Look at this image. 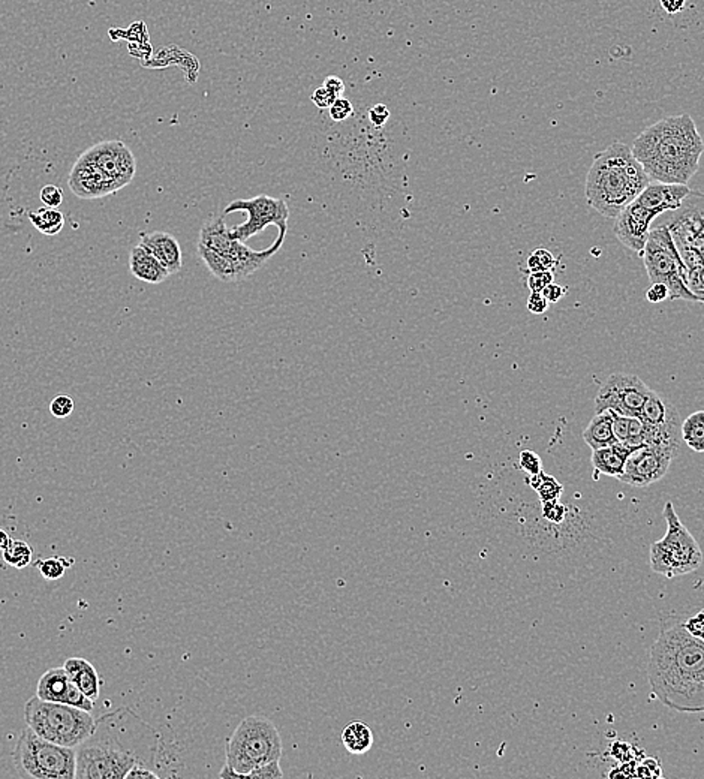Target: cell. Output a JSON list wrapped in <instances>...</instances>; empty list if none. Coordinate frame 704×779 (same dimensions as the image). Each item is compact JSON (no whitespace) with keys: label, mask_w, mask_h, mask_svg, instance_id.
<instances>
[{"label":"cell","mask_w":704,"mask_h":779,"mask_svg":"<svg viewBox=\"0 0 704 779\" xmlns=\"http://www.w3.org/2000/svg\"><path fill=\"white\" fill-rule=\"evenodd\" d=\"M12 759L23 778L75 779V748L53 744L36 735L29 726L21 731Z\"/></svg>","instance_id":"cell-7"},{"label":"cell","mask_w":704,"mask_h":779,"mask_svg":"<svg viewBox=\"0 0 704 779\" xmlns=\"http://www.w3.org/2000/svg\"><path fill=\"white\" fill-rule=\"evenodd\" d=\"M129 270L134 278L152 285L164 282L170 276L168 270L157 261V257L142 244H137L129 252Z\"/></svg>","instance_id":"cell-21"},{"label":"cell","mask_w":704,"mask_h":779,"mask_svg":"<svg viewBox=\"0 0 704 779\" xmlns=\"http://www.w3.org/2000/svg\"><path fill=\"white\" fill-rule=\"evenodd\" d=\"M697 212H699L700 214V218H697V222H699L700 227H701V228L697 229H700V231L704 234V207H700V209H697Z\"/></svg>","instance_id":"cell-54"},{"label":"cell","mask_w":704,"mask_h":779,"mask_svg":"<svg viewBox=\"0 0 704 779\" xmlns=\"http://www.w3.org/2000/svg\"><path fill=\"white\" fill-rule=\"evenodd\" d=\"M631 150L651 181L688 185L699 171L704 142L690 114H676L646 127Z\"/></svg>","instance_id":"cell-3"},{"label":"cell","mask_w":704,"mask_h":779,"mask_svg":"<svg viewBox=\"0 0 704 779\" xmlns=\"http://www.w3.org/2000/svg\"><path fill=\"white\" fill-rule=\"evenodd\" d=\"M662 514L667 521V532L651 545L652 571L667 579H675L699 570L703 564V551L694 536L680 521L673 502L665 504Z\"/></svg>","instance_id":"cell-8"},{"label":"cell","mask_w":704,"mask_h":779,"mask_svg":"<svg viewBox=\"0 0 704 779\" xmlns=\"http://www.w3.org/2000/svg\"><path fill=\"white\" fill-rule=\"evenodd\" d=\"M83 158L94 162L105 174L125 188L137 173V161L126 144L118 140L103 142L84 151Z\"/></svg>","instance_id":"cell-15"},{"label":"cell","mask_w":704,"mask_h":779,"mask_svg":"<svg viewBox=\"0 0 704 779\" xmlns=\"http://www.w3.org/2000/svg\"><path fill=\"white\" fill-rule=\"evenodd\" d=\"M552 272H532L528 276V288L531 292H543L544 288L553 282Z\"/></svg>","instance_id":"cell-42"},{"label":"cell","mask_w":704,"mask_h":779,"mask_svg":"<svg viewBox=\"0 0 704 779\" xmlns=\"http://www.w3.org/2000/svg\"><path fill=\"white\" fill-rule=\"evenodd\" d=\"M568 508L567 506L561 504L558 501H550L544 502L543 504V516L547 519L548 521H552V523H562L565 521V516H567Z\"/></svg>","instance_id":"cell-39"},{"label":"cell","mask_w":704,"mask_h":779,"mask_svg":"<svg viewBox=\"0 0 704 779\" xmlns=\"http://www.w3.org/2000/svg\"><path fill=\"white\" fill-rule=\"evenodd\" d=\"M11 543H12V538H11L10 534L5 529L0 528V551H6L10 547Z\"/></svg>","instance_id":"cell-53"},{"label":"cell","mask_w":704,"mask_h":779,"mask_svg":"<svg viewBox=\"0 0 704 779\" xmlns=\"http://www.w3.org/2000/svg\"><path fill=\"white\" fill-rule=\"evenodd\" d=\"M637 761H626L621 767L611 770L610 778H636Z\"/></svg>","instance_id":"cell-48"},{"label":"cell","mask_w":704,"mask_h":779,"mask_svg":"<svg viewBox=\"0 0 704 779\" xmlns=\"http://www.w3.org/2000/svg\"><path fill=\"white\" fill-rule=\"evenodd\" d=\"M658 216L656 212L634 200L615 218L613 231L625 248L640 255L651 233L652 222Z\"/></svg>","instance_id":"cell-16"},{"label":"cell","mask_w":704,"mask_h":779,"mask_svg":"<svg viewBox=\"0 0 704 779\" xmlns=\"http://www.w3.org/2000/svg\"><path fill=\"white\" fill-rule=\"evenodd\" d=\"M354 114V107L352 103L347 97H338L332 107L328 108V116L333 122L342 123L348 120Z\"/></svg>","instance_id":"cell-36"},{"label":"cell","mask_w":704,"mask_h":779,"mask_svg":"<svg viewBox=\"0 0 704 779\" xmlns=\"http://www.w3.org/2000/svg\"><path fill=\"white\" fill-rule=\"evenodd\" d=\"M680 435L685 443L695 453H704V411H697L685 420Z\"/></svg>","instance_id":"cell-28"},{"label":"cell","mask_w":704,"mask_h":779,"mask_svg":"<svg viewBox=\"0 0 704 779\" xmlns=\"http://www.w3.org/2000/svg\"><path fill=\"white\" fill-rule=\"evenodd\" d=\"M632 448L626 447L624 443H615L608 447L592 450V467L595 469V475L604 474L608 477L619 478L624 473L626 459L631 454Z\"/></svg>","instance_id":"cell-22"},{"label":"cell","mask_w":704,"mask_h":779,"mask_svg":"<svg viewBox=\"0 0 704 779\" xmlns=\"http://www.w3.org/2000/svg\"><path fill=\"white\" fill-rule=\"evenodd\" d=\"M64 668L71 677V681L77 685L80 691L90 700L96 701L101 692V679H99L96 668L84 658H68L65 661Z\"/></svg>","instance_id":"cell-23"},{"label":"cell","mask_w":704,"mask_h":779,"mask_svg":"<svg viewBox=\"0 0 704 779\" xmlns=\"http://www.w3.org/2000/svg\"><path fill=\"white\" fill-rule=\"evenodd\" d=\"M40 198L45 207L57 209L64 203V192L57 186L47 185L41 189Z\"/></svg>","instance_id":"cell-38"},{"label":"cell","mask_w":704,"mask_h":779,"mask_svg":"<svg viewBox=\"0 0 704 779\" xmlns=\"http://www.w3.org/2000/svg\"><path fill=\"white\" fill-rule=\"evenodd\" d=\"M647 677L664 706L685 713L704 712V643L693 637L682 621L662 623Z\"/></svg>","instance_id":"cell-2"},{"label":"cell","mask_w":704,"mask_h":779,"mask_svg":"<svg viewBox=\"0 0 704 779\" xmlns=\"http://www.w3.org/2000/svg\"><path fill=\"white\" fill-rule=\"evenodd\" d=\"M280 760L272 761L269 765L261 766L254 772H250L248 779H280L284 778V772L280 769Z\"/></svg>","instance_id":"cell-40"},{"label":"cell","mask_w":704,"mask_h":779,"mask_svg":"<svg viewBox=\"0 0 704 779\" xmlns=\"http://www.w3.org/2000/svg\"><path fill=\"white\" fill-rule=\"evenodd\" d=\"M677 450L665 445H643L632 450L619 482L634 487H647L669 473Z\"/></svg>","instance_id":"cell-14"},{"label":"cell","mask_w":704,"mask_h":779,"mask_svg":"<svg viewBox=\"0 0 704 779\" xmlns=\"http://www.w3.org/2000/svg\"><path fill=\"white\" fill-rule=\"evenodd\" d=\"M518 465L522 467V471H524L528 475H537V474L543 473V460L532 450H524L520 453Z\"/></svg>","instance_id":"cell-37"},{"label":"cell","mask_w":704,"mask_h":779,"mask_svg":"<svg viewBox=\"0 0 704 779\" xmlns=\"http://www.w3.org/2000/svg\"><path fill=\"white\" fill-rule=\"evenodd\" d=\"M543 294L544 297L547 298L548 303H558L567 294V288L559 285V283L552 282L544 288Z\"/></svg>","instance_id":"cell-49"},{"label":"cell","mask_w":704,"mask_h":779,"mask_svg":"<svg viewBox=\"0 0 704 779\" xmlns=\"http://www.w3.org/2000/svg\"><path fill=\"white\" fill-rule=\"evenodd\" d=\"M4 560L6 564L14 567L17 570H23L26 567H29L34 556V549L30 547L29 543L23 540H12L10 547L6 551H2Z\"/></svg>","instance_id":"cell-30"},{"label":"cell","mask_w":704,"mask_h":779,"mask_svg":"<svg viewBox=\"0 0 704 779\" xmlns=\"http://www.w3.org/2000/svg\"><path fill=\"white\" fill-rule=\"evenodd\" d=\"M27 726L57 745L77 748L94 731L92 713L80 707L42 700L34 694L25 705Z\"/></svg>","instance_id":"cell-6"},{"label":"cell","mask_w":704,"mask_h":779,"mask_svg":"<svg viewBox=\"0 0 704 779\" xmlns=\"http://www.w3.org/2000/svg\"><path fill=\"white\" fill-rule=\"evenodd\" d=\"M611 757L616 759L621 763L626 761H637L639 759L645 757V751L639 750L636 746L630 745L628 742H615L611 745Z\"/></svg>","instance_id":"cell-33"},{"label":"cell","mask_w":704,"mask_h":779,"mask_svg":"<svg viewBox=\"0 0 704 779\" xmlns=\"http://www.w3.org/2000/svg\"><path fill=\"white\" fill-rule=\"evenodd\" d=\"M159 733L129 707L103 713L75 748V779H126L135 766L157 770Z\"/></svg>","instance_id":"cell-1"},{"label":"cell","mask_w":704,"mask_h":779,"mask_svg":"<svg viewBox=\"0 0 704 779\" xmlns=\"http://www.w3.org/2000/svg\"><path fill=\"white\" fill-rule=\"evenodd\" d=\"M640 257L645 261L651 283H664L669 288V300L679 298L686 302H699L686 285L688 267L680 257L669 227L651 229Z\"/></svg>","instance_id":"cell-9"},{"label":"cell","mask_w":704,"mask_h":779,"mask_svg":"<svg viewBox=\"0 0 704 779\" xmlns=\"http://www.w3.org/2000/svg\"><path fill=\"white\" fill-rule=\"evenodd\" d=\"M224 218L226 216L209 218L201 227L198 243L231 259L235 266V270H237L239 282H241V281L252 276L272 257L279 252L288 231L279 229L278 239L274 240V243L270 248L264 249V251H254L249 246H246L243 242H240L231 235L230 228L226 227Z\"/></svg>","instance_id":"cell-10"},{"label":"cell","mask_w":704,"mask_h":779,"mask_svg":"<svg viewBox=\"0 0 704 779\" xmlns=\"http://www.w3.org/2000/svg\"><path fill=\"white\" fill-rule=\"evenodd\" d=\"M529 486L539 495L541 504L544 502L558 501L563 492V486L556 478L547 474L539 473L537 475H529Z\"/></svg>","instance_id":"cell-29"},{"label":"cell","mask_w":704,"mask_h":779,"mask_svg":"<svg viewBox=\"0 0 704 779\" xmlns=\"http://www.w3.org/2000/svg\"><path fill=\"white\" fill-rule=\"evenodd\" d=\"M651 391L639 376L617 372L608 376L598 390L595 408L597 413L608 409L625 417H639Z\"/></svg>","instance_id":"cell-12"},{"label":"cell","mask_w":704,"mask_h":779,"mask_svg":"<svg viewBox=\"0 0 704 779\" xmlns=\"http://www.w3.org/2000/svg\"><path fill=\"white\" fill-rule=\"evenodd\" d=\"M660 2L662 10L667 14H677V12L684 10L685 4H686V0H660Z\"/></svg>","instance_id":"cell-52"},{"label":"cell","mask_w":704,"mask_h":779,"mask_svg":"<svg viewBox=\"0 0 704 779\" xmlns=\"http://www.w3.org/2000/svg\"><path fill=\"white\" fill-rule=\"evenodd\" d=\"M630 419L631 417H625V415L613 413V435H615L616 443L625 445L626 439H628V432H630Z\"/></svg>","instance_id":"cell-41"},{"label":"cell","mask_w":704,"mask_h":779,"mask_svg":"<svg viewBox=\"0 0 704 779\" xmlns=\"http://www.w3.org/2000/svg\"><path fill=\"white\" fill-rule=\"evenodd\" d=\"M336 99H338V97L334 96L325 86H321V88L317 89V90L312 93V96H310V101H312L313 105L319 108V110H328V108L332 107L333 103H334Z\"/></svg>","instance_id":"cell-45"},{"label":"cell","mask_w":704,"mask_h":779,"mask_svg":"<svg viewBox=\"0 0 704 779\" xmlns=\"http://www.w3.org/2000/svg\"><path fill=\"white\" fill-rule=\"evenodd\" d=\"M73 562H75L73 558L54 556L47 559H38L34 565L45 580H59L64 577L69 567H73Z\"/></svg>","instance_id":"cell-31"},{"label":"cell","mask_w":704,"mask_h":779,"mask_svg":"<svg viewBox=\"0 0 704 779\" xmlns=\"http://www.w3.org/2000/svg\"><path fill=\"white\" fill-rule=\"evenodd\" d=\"M670 292L664 283H651V288L646 292V298L651 303H661L669 300Z\"/></svg>","instance_id":"cell-47"},{"label":"cell","mask_w":704,"mask_h":779,"mask_svg":"<svg viewBox=\"0 0 704 779\" xmlns=\"http://www.w3.org/2000/svg\"><path fill=\"white\" fill-rule=\"evenodd\" d=\"M138 244L149 249L170 274H176L183 267L180 243L172 234L164 231L142 234Z\"/></svg>","instance_id":"cell-20"},{"label":"cell","mask_w":704,"mask_h":779,"mask_svg":"<svg viewBox=\"0 0 704 779\" xmlns=\"http://www.w3.org/2000/svg\"><path fill=\"white\" fill-rule=\"evenodd\" d=\"M390 119V110L384 104H377L367 112V120L373 127H386Z\"/></svg>","instance_id":"cell-43"},{"label":"cell","mask_w":704,"mask_h":779,"mask_svg":"<svg viewBox=\"0 0 704 779\" xmlns=\"http://www.w3.org/2000/svg\"><path fill=\"white\" fill-rule=\"evenodd\" d=\"M691 194L690 186L677 183H661L651 181L646 186L637 200L641 205L654 210L658 214L675 212L684 205L686 197Z\"/></svg>","instance_id":"cell-19"},{"label":"cell","mask_w":704,"mask_h":779,"mask_svg":"<svg viewBox=\"0 0 704 779\" xmlns=\"http://www.w3.org/2000/svg\"><path fill=\"white\" fill-rule=\"evenodd\" d=\"M341 742L349 754H366L373 746V733L362 721H354L343 729Z\"/></svg>","instance_id":"cell-25"},{"label":"cell","mask_w":704,"mask_h":779,"mask_svg":"<svg viewBox=\"0 0 704 779\" xmlns=\"http://www.w3.org/2000/svg\"><path fill=\"white\" fill-rule=\"evenodd\" d=\"M583 439L592 450L608 447L616 443L613 435V411L607 409L593 415L583 430Z\"/></svg>","instance_id":"cell-24"},{"label":"cell","mask_w":704,"mask_h":779,"mask_svg":"<svg viewBox=\"0 0 704 779\" xmlns=\"http://www.w3.org/2000/svg\"><path fill=\"white\" fill-rule=\"evenodd\" d=\"M649 183L651 179L632 155L631 147L613 143L593 158L586 175L585 194L592 209L615 220Z\"/></svg>","instance_id":"cell-4"},{"label":"cell","mask_w":704,"mask_h":779,"mask_svg":"<svg viewBox=\"0 0 704 779\" xmlns=\"http://www.w3.org/2000/svg\"><path fill=\"white\" fill-rule=\"evenodd\" d=\"M73 408H75V404H73V397L69 395H65V393L56 396L51 400V404H50V413H51L53 417L59 420L66 419V417L73 414Z\"/></svg>","instance_id":"cell-35"},{"label":"cell","mask_w":704,"mask_h":779,"mask_svg":"<svg viewBox=\"0 0 704 779\" xmlns=\"http://www.w3.org/2000/svg\"><path fill=\"white\" fill-rule=\"evenodd\" d=\"M547 298L544 297L543 292H531L528 298V311L535 315H541L548 309Z\"/></svg>","instance_id":"cell-46"},{"label":"cell","mask_w":704,"mask_h":779,"mask_svg":"<svg viewBox=\"0 0 704 779\" xmlns=\"http://www.w3.org/2000/svg\"><path fill=\"white\" fill-rule=\"evenodd\" d=\"M641 765L645 766L649 772V778H661L662 770H661L660 760L651 759V757H643Z\"/></svg>","instance_id":"cell-51"},{"label":"cell","mask_w":704,"mask_h":779,"mask_svg":"<svg viewBox=\"0 0 704 779\" xmlns=\"http://www.w3.org/2000/svg\"><path fill=\"white\" fill-rule=\"evenodd\" d=\"M685 629L686 631L693 636V637L697 638L700 642L704 643V612H699V613L694 614V616H691V618L686 619L684 622Z\"/></svg>","instance_id":"cell-44"},{"label":"cell","mask_w":704,"mask_h":779,"mask_svg":"<svg viewBox=\"0 0 704 779\" xmlns=\"http://www.w3.org/2000/svg\"><path fill=\"white\" fill-rule=\"evenodd\" d=\"M556 258L548 249H535L528 258L529 272H552L556 267Z\"/></svg>","instance_id":"cell-32"},{"label":"cell","mask_w":704,"mask_h":779,"mask_svg":"<svg viewBox=\"0 0 704 779\" xmlns=\"http://www.w3.org/2000/svg\"><path fill=\"white\" fill-rule=\"evenodd\" d=\"M282 757V739L265 716H248L226 744V761L219 778H246L250 772Z\"/></svg>","instance_id":"cell-5"},{"label":"cell","mask_w":704,"mask_h":779,"mask_svg":"<svg viewBox=\"0 0 704 779\" xmlns=\"http://www.w3.org/2000/svg\"><path fill=\"white\" fill-rule=\"evenodd\" d=\"M69 189L81 200H95L122 189L118 181L105 174L96 164L80 156L69 173Z\"/></svg>","instance_id":"cell-17"},{"label":"cell","mask_w":704,"mask_h":779,"mask_svg":"<svg viewBox=\"0 0 704 779\" xmlns=\"http://www.w3.org/2000/svg\"><path fill=\"white\" fill-rule=\"evenodd\" d=\"M686 285H688L690 291L697 297V300L704 303V263L699 264L695 267L688 268Z\"/></svg>","instance_id":"cell-34"},{"label":"cell","mask_w":704,"mask_h":779,"mask_svg":"<svg viewBox=\"0 0 704 779\" xmlns=\"http://www.w3.org/2000/svg\"><path fill=\"white\" fill-rule=\"evenodd\" d=\"M196 249H198V257L203 259V263L206 264V267L216 279H219L222 282H239L237 270L231 259L200 243Z\"/></svg>","instance_id":"cell-26"},{"label":"cell","mask_w":704,"mask_h":779,"mask_svg":"<svg viewBox=\"0 0 704 779\" xmlns=\"http://www.w3.org/2000/svg\"><path fill=\"white\" fill-rule=\"evenodd\" d=\"M639 419L646 426V445H665L679 450L680 414L670 399L652 390Z\"/></svg>","instance_id":"cell-13"},{"label":"cell","mask_w":704,"mask_h":779,"mask_svg":"<svg viewBox=\"0 0 704 779\" xmlns=\"http://www.w3.org/2000/svg\"><path fill=\"white\" fill-rule=\"evenodd\" d=\"M323 86H325L336 97L343 96V93H345V83H343V80L336 77V75H330V77L325 78Z\"/></svg>","instance_id":"cell-50"},{"label":"cell","mask_w":704,"mask_h":779,"mask_svg":"<svg viewBox=\"0 0 704 779\" xmlns=\"http://www.w3.org/2000/svg\"><path fill=\"white\" fill-rule=\"evenodd\" d=\"M29 220L34 228L45 235H57L65 227V214L57 209L42 207L36 212H30Z\"/></svg>","instance_id":"cell-27"},{"label":"cell","mask_w":704,"mask_h":779,"mask_svg":"<svg viewBox=\"0 0 704 779\" xmlns=\"http://www.w3.org/2000/svg\"><path fill=\"white\" fill-rule=\"evenodd\" d=\"M36 696L42 700L65 703L88 712L94 711L95 707V701L80 691L64 667L49 668L40 677Z\"/></svg>","instance_id":"cell-18"},{"label":"cell","mask_w":704,"mask_h":779,"mask_svg":"<svg viewBox=\"0 0 704 779\" xmlns=\"http://www.w3.org/2000/svg\"><path fill=\"white\" fill-rule=\"evenodd\" d=\"M234 212H246L249 216L245 224L230 228L231 235L243 243L255 234L264 231L269 225H276L278 229H288L289 207L280 198L263 194L250 200H235L226 205L224 216Z\"/></svg>","instance_id":"cell-11"}]
</instances>
